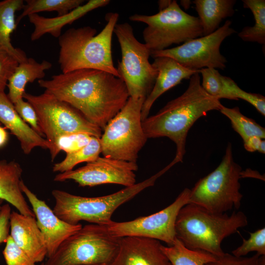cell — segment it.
<instances>
[{
  "instance_id": "cell-1",
  "label": "cell",
  "mask_w": 265,
  "mask_h": 265,
  "mask_svg": "<svg viewBox=\"0 0 265 265\" xmlns=\"http://www.w3.org/2000/svg\"><path fill=\"white\" fill-rule=\"evenodd\" d=\"M40 86L78 110L91 123L104 129L130 97L124 81L109 73L79 69L39 80Z\"/></svg>"
},
{
  "instance_id": "cell-2",
  "label": "cell",
  "mask_w": 265,
  "mask_h": 265,
  "mask_svg": "<svg viewBox=\"0 0 265 265\" xmlns=\"http://www.w3.org/2000/svg\"><path fill=\"white\" fill-rule=\"evenodd\" d=\"M220 100L209 95L202 88L199 72L189 79L186 90L168 102L156 114L142 121L148 138L166 137L176 145V160L182 162L186 153L188 132L200 118L223 106Z\"/></svg>"
},
{
  "instance_id": "cell-3",
  "label": "cell",
  "mask_w": 265,
  "mask_h": 265,
  "mask_svg": "<svg viewBox=\"0 0 265 265\" xmlns=\"http://www.w3.org/2000/svg\"><path fill=\"white\" fill-rule=\"evenodd\" d=\"M106 18V24L97 34L95 28L85 26L70 28L59 37L58 63L62 73L91 69L119 78L111 51L112 37L119 14L109 13Z\"/></svg>"
},
{
  "instance_id": "cell-4",
  "label": "cell",
  "mask_w": 265,
  "mask_h": 265,
  "mask_svg": "<svg viewBox=\"0 0 265 265\" xmlns=\"http://www.w3.org/2000/svg\"><path fill=\"white\" fill-rule=\"evenodd\" d=\"M247 224V216L241 211L231 215L216 213L188 203L182 207L177 217L176 237L188 249L219 257L224 254L221 248L224 239Z\"/></svg>"
},
{
  "instance_id": "cell-5",
  "label": "cell",
  "mask_w": 265,
  "mask_h": 265,
  "mask_svg": "<svg viewBox=\"0 0 265 265\" xmlns=\"http://www.w3.org/2000/svg\"><path fill=\"white\" fill-rule=\"evenodd\" d=\"M173 166L170 162L150 178L111 194L93 197L74 195L54 189L52 192L55 200L53 212L60 219L73 225L86 221L106 226L112 220L115 211L146 188L154 185L156 180Z\"/></svg>"
},
{
  "instance_id": "cell-6",
  "label": "cell",
  "mask_w": 265,
  "mask_h": 265,
  "mask_svg": "<svg viewBox=\"0 0 265 265\" xmlns=\"http://www.w3.org/2000/svg\"><path fill=\"white\" fill-rule=\"evenodd\" d=\"M241 170L234 160L229 143L219 165L190 189L188 203L216 213H226L233 208L238 210L243 197L239 191Z\"/></svg>"
},
{
  "instance_id": "cell-7",
  "label": "cell",
  "mask_w": 265,
  "mask_h": 265,
  "mask_svg": "<svg viewBox=\"0 0 265 265\" xmlns=\"http://www.w3.org/2000/svg\"><path fill=\"white\" fill-rule=\"evenodd\" d=\"M120 239L106 226L86 225L65 240L45 265H110Z\"/></svg>"
},
{
  "instance_id": "cell-8",
  "label": "cell",
  "mask_w": 265,
  "mask_h": 265,
  "mask_svg": "<svg viewBox=\"0 0 265 265\" xmlns=\"http://www.w3.org/2000/svg\"><path fill=\"white\" fill-rule=\"evenodd\" d=\"M145 98L130 97L108 122L100 138L104 157L137 163L148 138L142 127L141 110Z\"/></svg>"
},
{
  "instance_id": "cell-9",
  "label": "cell",
  "mask_w": 265,
  "mask_h": 265,
  "mask_svg": "<svg viewBox=\"0 0 265 265\" xmlns=\"http://www.w3.org/2000/svg\"><path fill=\"white\" fill-rule=\"evenodd\" d=\"M129 19L147 25L143 37L151 51L164 50L173 44L184 43L203 36L199 18L185 12L174 0L155 14H135Z\"/></svg>"
},
{
  "instance_id": "cell-10",
  "label": "cell",
  "mask_w": 265,
  "mask_h": 265,
  "mask_svg": "<svg viewBox=\"0 0 265 265\" xmlns=\"http://www.w3.org/2000/svg\"><path fill=\"white\" fill-rule=\"evenodd\" d=\"M120 45L121 60L117 68L130 97H146L150 93L158 75L149 61L151 51L135 37L128 23L117 24L114 29Z\"/></svg>"
},
{
  "instance_id": "cell-11",
  "label": "cell",
  "mask_w": 265,
  "mask_h": 265,
  "mask_svg": "<svg viewBox=\"0 0 265 265\" xmlns=\"http://www.w3.org/2000/svg\"><path fill=\"white\" fill-rule=\"evenodd\" d=\"M23 98L36 111L42 133L49 144V150L55 138L64 134L82 132L98 138L102 135L100 127L73 106L45 90L39 95L25 92Z\"/></svg>"
},
{
  "instance_id": "cell-12",
  "label": "cell",
  "mask_w": 265,
  "mask_h": 265,
  "mask_svg": "<svg viewBox=\"0 0 265 265\" xmlns=\"http://www.w3.org/2000/svg\"><path fill=\"white\" fill-rule=\"evenodd\" d=\"M227 20L223 26L210 34L187 41L181 45L159 51H151L153 58H171L188 69L199 71L203 68L224 70L227 62L220 52L224 40L236 32Z\"/></svg>"
},
{
  "instance_id": "cell-13",
  "label": "cell",
  "mask_w": 265,
  "mask_h": 265,
  "mask_svg": "<svg viewBox=\"0 0 265 265\" xmlns=\"http://www.w3.org/2000/svg\"><path fill=\"white\" fill-rule=\"evenodd\" d=\"M190 189L185 188L175 201L162 210L132 220L114 222L106 225L108 232L117 238L139 237L162 241L172 245L176 237L175 223L180 210L188 203Z\"/></svg>"
},
{
  "instance_id": "cell-14",
  "label": "cell",
  "mask_w": 265,
  "mask_h": 265,
  "mask_svg": "<svg viewBox=\"0 0 265 265\" xmlns=\"http://www.w3.org/2000/svg\"><path fill=\"white\" fill-rule=\"evenodd\" d=\"M137 163L99 157L82 167L57 174L56 182L73 180L80 186L117 184L125 187L136 184Z\"/></svg>"
},
{
  "instance_id": "cell-15",
  "label": "cell",
  "mask_w": 265,
  "mask_h": 265,
  "mask_svg": "<svg viewBox=\"0 0 265 265\" xmlns=\"http://www.w3.org/2000/svg\"><path fill=\"white\" fill-rule=\"evenodd\" d=\"M22 191L32 207L37 226L44 237L48 258L53 256L61 243L81 227L80 224H69L60 219L46 203L33 193L22 180Z\"/></svg>"
},
{
  "instance_id": "cell-16",
  "label": "cell",
  "mask_w": 265,
  "mask_h": 265,
  "mask_svg": "<svg viewBox=\"0 0 265 265\" xmlns=\"http://www.w3.org/2000/svg\"><path fill=\"white\" fill-rule=\"evenodd\" d=\"M160 241L144 237L120 238L117 254L110 265H171Z\"/></svg>"
},
{
  "instance_id": "cell-17",
  "label": "cell",
  "mask_w": 265,
  "mask_h": 265,
  "mask_svg": "<svg viewBox=\"0 0 265 265\" xmlns=\"http://www.w3.org/2000/svg\"><path fill=\"white\" fill-rule=\"evenodd\" d=\"M10 228V236L15 243L35 263L42 262L47 250L35 217L12 212Z\"/></svg>"
},
{
  "instance_id": "cell-18",
  "label": "cell",
  "mask_w": 265,
  "mask_h": 265,
  "mask_svg": "<svg viewBox=\"0 0 265 265\" xmlns=\"http://www.w3.org/2000/svg\"><path fill=\"white\" fill-rule=\"evenodd\" d=\"M152 65L157 70L158 75L142 106V121L148 116L154 103L162 94L181 83L183 80L189 79L193 75L199 72L185 68L173 59L165 56L154 58Z\"/></svg>"
},
{
  "instance_id": "cell-19",
  "label": "cell",
  "mask_w": 265,
  "mask_h": 265,
  "mask_svg": "<svg viewBox=\"0 0 265 265\" xmlns=\"http://www.w3.org/2000/svg\"><path fill=\"white\" fill-rule=\"evenodd\" d=\"M0 122L16 137L25 154L36 147L49 149L47 140L22 119L4 92H0Z\"/></svg>"
},
{
  "instance_id": "cell-20",
  "label": "cell",
  "mask_w": 265,
  "mask_h": 265,
  "mask_svg": "<svg viewBox=\"0 0 265 265\" xmlns=\"http://www.w3.org/2000/svg\"><path fill=\"white\" fill-rule=\"evenodd\" d=\"M109 2L108 0H90L65 15L53 18H47L38 14H31L28 17L29 22L34 26L31 40H38L46 33L59 38L62 28L65 25L73 23L95 9L106 6Z\"/></svg>"
},
{
  "instance_id": "cell-21",
  "label": "cell",
  "mask_w": 265,
  "mask_h": 265,
  "mask_svg": "<svg viewBox=\"0 0 265 265\" xmlns=\"http://www.w3.org/2000/svg\"><path fill=\"white\" fill-rule=\"evenodd\" d=\"M22 173L16 161L0 160V199L11 204L20 213L35 217L20 187Z\"/></svg>"
},
{
  "instance_id": "cell-22",
  "label": "cell",
  "mask_w": 265,
  "mask_h": 265,
  "mask_svg": "<svg viewBox=\"0 0 265 265\" xmlns=\"http://www.w3.org/2000/svg\"><path fill=\"white\" fill-rule=\"evenodd\" d=\"M52 66V63L47 60L39 63L31 57L19 63L9 79L7 85L8 89L7 95L10 101L14 104L23 98L26 84L33 82L37 79H43L45 76V71L49 70Z\"/></svg>"
},
{
  "instance_id": "cell-23",
  "label": "cell",
  "mask_w": 265,
  "mask_h": 265,
  "mask_svg": "<svg viewBox=\"0 0 265 265\" xmlns=\"http://www.w3.org/2000/svg\"><path fill=\"white\" fill-rule=\"evenodd\" d=\"M23 0H4L0 1V49L12 55L18 62L27 60L26 53L14 47L11 42V34L16 29L15 13L24 5Z\"/></svg>"
},
{
  "instance_id": "cell-24",
  "label": "cell",
  "mask_w": 265,
  "mask_h": 265,
  "mask_svg": "<svg viewBox=\"0 0 265 265\" xmlns=\"http://www.w3.org/2000/svg\"><path fill=\"white\" fill-rule=\"evenodd\" d=\"M198 18L201 23L203 36L213 32L219 27L225 18L233 16L235 10V0H195Z\"/></svg>"
},
{
  "instance_id": "cell-25",
  "label": "cell",
  "mask_w": 265,
  "mask_h": 265,
  "mask_svg": "<svg viewBox=\"0 0 265 265\" xmlns=\"http://www.w3.org/2000/svg\"><path fill=\"white\" fill-rule=\"evenodd\" d=\"M161 249L171 265H205L216 256L201 250L190 249L176 238L171 246L161 245Z\"/></svg>"
},
{
  "instance_id": "cell-26",
  "label": "cell",
  "mask_w": 265,
  "mask_h": 265,
  "mask_svg": "<svg viewBox=\"0 0 265 265\" xmlns=\"http://www.w3.org/2000/svg\"><path fill=\"white\" fill-rule=\"evenodd\" d=\"M243 7L252 12L255 24L253 26H247L238 33V36L246 42L265 44V0H243Z\"/></svg>"
},
{
  "instance_id": "cell-27",
  "label": "cell",
  "mask_w": 265,
  "mask_h": 265,
  "mask_svg": "<svg viewBox=\"0 0 265 265\" xmlns=\"http://www.w3.org/2000/svg\"><path fill=\"white\" fill-rule=\"evenodd\" d=\"M22 14L16 20L17 25L25 17L43 11H56L57 16L65 15L82 5V0H26Z\"/></svg>"
},
{
  "instance_id": "cell-28",
  "label": "cell",
  "mask_w": 265,
  "mask_h": 265,
  "mask_svg": "<svg viewBox=\"0 0 265 265\" xmlns=\"http://www.w3.org/2000/svg\"><path fill=\"white\" fill-rule=\"evenodd\" d=\"M101 153L100 138L93 136L85 146L75 152L66 154L65 159L60 162L55 163L53 167L54 172L59 173L72 170L77 164L95 160Z\"/></svg>"
},
{
  "instance_id": "cell-29",
  "label": "cell",
  "mask_w": 265,
  "mask_h": 265,
  "mask_svg": "<svg viewBox=\"0 0 265 265\" xmlns=\"http://www.w3.org/2000/svg\"><path fill=\"white\" fill-rule=\"evenodd\" d=\"M220 111L230 120L232 128L243 141L253 136L265 139V129L253 119L242 114L238 107L228 108L223 106Z\"/></svg>"
},
{
  "instance_id": "cell-30",
  "label": "cell",
  "mask_w": 265,
  "mask_h": 265,
  "mask_svg": "<svg viewBox=\"0 0 265 265\" xmlns=\"http://www.w3.org/2000/svg\"><path fill=\"white\" fill-rule=\"evenodd\" d=\"M93 136L85 133H66L57 137L49 149L53 160L60 151L66 154L75 152L86 145Z\"/></svg>"
},
{
  "instance_id": "cell-31",
  "label": "cell",
  "mask_w": 265,
  "mask_h": 265,
  "mask_svg": "<svg viewBox=\"0 0 265 265\" xmlns=\"http://www.w3.org/2000/svg\"><path fill=\"white\" fill-rule=\"evenodd\" d=\"M203 89L210 96L219 100L225 98V83L223 76L214 68H203L199 70Z\"/></svg>"
},
{
  "instance_id": "cell-32",
  "label": "cell",
  "mask_w": 265,
  "mask_h": 265,
  "mask_svg": "<svg viewBox=\"0 0 265 265\" xmlns=\"http://www.w3.org/2000/svg\"><path fill=\"white\" fill-rule=\"evenodd\" d=\"M248 239H242V244L232 251L236 257H244L251 252H256L260 256L265 255V228L249 233Z\"/></svg>"
},
{
  "instance_id": "cell-33",
  "label": "cell",
  "mask_w": 265,
  "mask_h": 265,
  "mask_svg": "<svg viewBox=\"0 0 265 265\" xmlns=\"http://www.w3.org/2000/svg\"><path fill=\"white\" fill-rule=\"evenodd\" d=\"M228 85L232 100H244L252 105L263 116H265V97L264 96L244 91L230 77Z\"/></svg>"
},
{
  "instance_id": "cell-34",
  "label": "cell",
  "mask_w": 265,
  "mask_h": 265,
  "mask_svg": "<svg viewBox=\"0 0 265 265\" xmlns=\"http://www.w3.org/2000/svg\"><path fill=\"white\" fill-rule=\"evenodd\" d=\"M2 254L7 265H36V263L21 249L9 235Z\"/></svg>"
},
{
  "instance_id": "cell-35",
  "label": "cell",
  "mask_w": 265,
  "mask_h": 265,
  "mask_svg": "<svg viewBox=\"0 0 265 265\" xmlns=\"http://www.w3.org/2000/svg\"><path fill=\"white\" fill-rule=\"evenodd\" d=\"M205 265H265V255L256 254L250 257H236L232 254L224 253Z\"/></svg>"
},
{
  "instance_id": "cell-36",
  "label": "cell",
  "mask_w": 265,
  "mask_h": 265,
  "mask_svg": "<svg viewBox=\"0 0 265 265\" xmlns=\"http://www.w3.org/2000/svg\"><path fill=\"white\" fill-rule=\"evenodd\" d=\"M18 64L12 55L0 49V92H4L8 80Z\"/></svg>"
},
{
  "instance_id": "cell-37",
  "label": "cell",
  "mask_w": 265,
  "mask_h": 265,
  "mask_svg": "<svg viewBox=\"0 0 265 265\" xmlns=\"http://www.w3.org/2000/svg\"><path fill=\"white\" fill-rule=\"evenodd\" d=\"M23 99H19L14 104L15 110L26 123L29 124L35 131L43 136L35 109L27 101H25Z\"/></svg>"
},
{
  "instance_id": "cell-38",
  "label": "cell",
  "mask_w": 265,
  "mask_h": 265,
  "mask_svg": "<svg viewBox=\"0 0 265 265\" xmlns=\"http://www.w3.org/2000/svg\"><path fill=\"white\" fill-rule=\"evenodd\" d=\"M11 208L8 204L2 205L0 209V244L6 242L9 236Z\"/></svg>"
},
{
  "instance_id": "cell-39",
  "label": "cell",
  "mask_w": 265,
  "mask_h": 265,
  "mask_svg": "<svg viewBox=\"0 0 265 265\" xmlns=\"http://www.w3.org/2000/svg\"><path fill=\"white\" fill-rule=\"evenodd\" d=\"M262 139L258 136H253L243 141V146L246 151L254 152L259 151Z\"/></svg>"
},
{
  "instance_id": "cell-40",
  "label": "cell",
  "mask_w": 265,
  "mask_h": 265,
  "mask_svg": "<svg viewBox=\"0 0 265 265\" xmlns=\"http://www.w3.org/2000/svg\"><path fill=\"white\" fill-rule=\"evenodd\" d=\"M240 178H253L265 181V176L260 174L259 172L252 170L250 168L246 169L240 172Z\"/></svg>"
},
{
  "instance_id": "cell-41",
  "label": "cell",
  "mask_w": 265,
  "mask_h": 265,
  "mask_svg": "<svg viewBox=\"0 0 265 265\" xmlns=\"http://www.w3.org/2000/svg\"><path fill=\"white\" fill-rule=\"evenodd\" d=\"M8 139L7 132L5 128L0 126V148L4 146Z\"/></svg>"
},
{
  "instance_id": "cell-42",
  "label": "cell",
  "mask_w": 265,
  "mask_h": 265,
  "mask_svg": "<svg viewBox=\"0 0 265 265\" xmlns=\"http://www.w3.org/2000/svg\"><path fill=\"white\" fill-rule=\"evenodd\" d=\"M172 0H159L158 4L159 10L167 7L171 3Z\"/></svg>"
},
{
  "instance_id": "cell-43",
  "label": "cell",
  "mask_w": 265,
  "mask_h": 265,
  "mask_svg": "<svg viewBox=\"0 0 265 265\" xmlns=\"http://www.w3.org/2000/svg\"><path fill=\"white\" fill-rule=\"evenodd\" d=\"M192 2L190 0H181V5L186 9H188Z\"/></svg>"
},
{
  "instance_id": "cell-44",
  "label": "cell",
  "mask_w": 265,
  "mask_h": 265,
  "mask_svg": "<svg viewBox=\"0 0 265 265\" xmlns=\"http://www.w3.org/2000/svg\"><path fill=\"white\" fill-rule=\"evenodd\" d=\"M259 152L263 154L265 153V141L264 139H263L261 142Z\"/></svg>"
},
{
  "instance_id": "cell-45",
  "label": "cell",
  "mask_w": 265,
  "mask_h": 265,
  "mask_svg": "<svg viewBox=\"0 0 265 265\" xmlns=\"http://www.w3.org/2000/svg\"><path fill=\"white\" fill-rule=\"evenodd\" d=\"M3 200H2L1 199H0V209L1 207V205L3 203Z\"/></svg>"
},
{
  "instance_id": "cell-46",
  "label": "cell",
  "mask_w": 265,
  "mask_h": 265,
  "mask_svg": "<svg viewBox=\"0 0 265 265\" xmlns=\"http://www.w3.org/2000/svg\"><path fill=\"white\" fill-rule=\"evenodd\" d=\"M41 265H45V263H42Z\"/></svg>"
}]
</instances>
